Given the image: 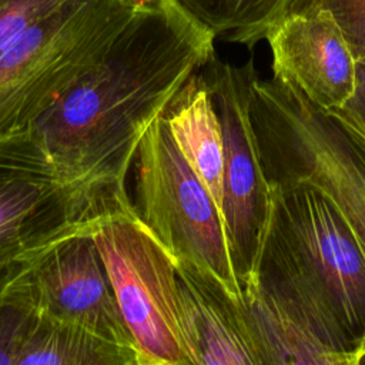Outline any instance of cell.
Segmentation results:
<instances>
[{"instance_id":"1","label":"cell","mask_w":365,"mask_h":365,"mask_svg":"<svg viewBox=\"0 0 365 365\" xmlns=\"http://www.w3.org/2000/svg\"><path fill=\"white\" fill-rule=\"evenodd\" d=\"M215 38L178 0L137 6L103 57L30 130L0 145V167L88 191L127 188L144 133L215 56Z\"/></svg>"},{"instance_id":"2","label":"cell","mask_w":365,"mask_h":365,"mask_svg":"<svg viewBox=\"0 0 365 365\" xmlns=\"http://www.w3.org/2000/svg\"><path fill=\"white\" fill-rule=\"evenodd\" d=\"M269 211L247 288L339 361L365 354V257L346 220L318 188L267 181Z\"/></svg>"},{"instance_id":"3","label":"cell","mask_w":365,"mask_h":365,"mask_svg":"<svg viewBox=\"0 0 365 365\" xmlns=\"http://www.w3.org/2000/svg\"><path fill=\"white\" fill-rule=\"evenodd\" d=\"M250 118L265 180L305 182L324 192L365 257V138L275 77L254 80Z\"/></svg>"},{"instance_id":"4","label":"cell","mask_w":365,"mask_h":365,"mask_svg":"<svg viewBox=\"0 0 365 365\" xmlns=\"http://www.w3.org/2000/svg\"><path fill=\"white\" fill-rule=\"evenodd\" d=\"M134 0H67L0 53V145L20 137L106 53Z\"/></svg>"},{"instance_id":"5","label":"cell","mask_w":365,"mask_h":365,"mask_svg":"<svg viewBox=\"0 0 365 365\" xmlns=\"http://www.w3.org/2000/svg\"><path fill=\"white\" fill-rule=\"evenodd\" d=\"M90 231L140 365H191L180 325L175 259L137 217L127 188L98 194Z\"/></svg>"},{"instance_id":"6","label":"cell","mask_w":365,"mask_h":365,"mask_svg":"<svg viewBox=\"0 0 365 365\" xmlns=\"http://www.w3.org/2000/svg\"><path fill=\"white\" fill-rule=\"evenodd\" d=\"M131 171L133 210L173 258L215 275L242 298L221 211L178 150L161 115L144 133Z\"/></svg>"},{"instance_id":"7","label":"cell","mask_w":365,"mask_h":365,"mask_svg":"<svg viewBox=\"0 0 365 365\" xmlns=\"http://www.w3.org/2000/svg\"><path fill=\"white\" fill-rule=\"evenodd\" d=\"M90 224L91 220L81 230L17 261L3 297L29 312L78 325L137 351Z\"/></svg>"},{"instance_id":"8","label":"cell","mask_w":365,"mask_h":365,"mask_svg":"<svg viewBox=\"0 0 365 365\" xmlns=\"http://www.w3.org/2000/svg\"><path fill=\"white\" fill-rule=\"evenodd\" d=\"M217 110L224 138L222 224L235 277L244 291L255 265L269 211L265 180L250 118L257 71L252 58L241 66L214 56L200 68Z\"/></svg>"},{"instance_id":"9","label":"cell","mask_w":365,"mask_h":365,"mask_svg":"<svg viewBox=\"0 0 365 365\" xmlns=\"http://www.w3.org/2000/svg\"><path fill=\"white\" fill-rule=\"evenodd\" d=\"M100 191L0 167V267L21 261L86 227Z\"/></svg>"},{"instance_id":"10","label":"cell","mask_w":365,"mask_h":365,"mask_svg":"<svg viewBox=\"0 0 365 365\" xmlns=\"http://www.w3.org/2000/svg\"><path fill=\"white\" fill-rule=\"evenodd\" d=\"M277 80L314 104L339 108L355 86V57L338 24L324 10L284 16L267 33Z\"/></svg>"},{"instance_id":"11","label":"cell","mask_w":365,"mask_h":365,"mask_svg":"<svg viewBox=\"0 0 365 365\" xmlns=\"http://www.w3.org/2000/svg\"><path fill=\"white\" fill-rule=\"evenodd\" d=\"M175 264L180 325L191 365H258L244 298L197 265Z\"/></svg>"},{"instance_id":"12","label":"cell","mask_w":365,"mask_h":365,"mask_svg":"<svg viewBox=\"0 0 365 365\" xmlns=\"http://www.w3.org/2000/svg\"><path fill=\"white\" fill-rule=\"evenodd\" d=\"M161 118L178 150L221 211L224 195L222 128L200 70L192 73L175 91L163 110Z\"/></svg>"},{"instance_id":"13","label":"cell","mask_w":365,"mask_h":365,"mask_svg":"<svg viewBox=\"0 0 365 365\" xmlns=\"http://www.w3.org/2000/svg\"><path fill=\"white\" fill-rule=\"evenodd\" d=\"M16 365H140V358L133 348L31 312Z\"/></svg>"},{"instance_id":"14","label":"cell","mask_w":365,"mask_h":365,"mask_svg":"<svg viewBox=\"0 0 365 365\" xmlns=\"http://www.w3.org/2000/svg\"><path fill=\"white\" fill-rule=\"evenodd\" d=\"M215 37L252 48L281 20L288 0H178Z\"/></svg>"},{"instance_id":"15","label":"cell","mask_w":365,"mask_h":365,"mask_svg":"<svg viewBox=\"0 0 365 365\" xmlns=\"http://www.w3.org/2000/svg\"><path fill=\"white\" fill-rule=\"evenodd\" d=\"M317 10L328 11L342 31L352 56L365 58V0H288L282 17Z\"/></svg>"},{"instance_id":"16","label":"cell","mask_w":365,"mask_h":365,"mask_svg":"<svg viewBox=\"0 0 365 365\" xmlns=\"http://www.w3.org/2000/svg\"><path fill=\"white\" fill-rule=\"evenodd\" d=\"M67 0H0V53Z\"/></svg>"},{"instance_id":"17","label":"cell","mask_w":365,"mask_h":365,"mask_svg":"<svg viewBox=\"0 0 365 365\" xmlns=\"http://www.w3.org/2000/svg\"><path fill=\"white\" fill-rule=\"evenodd\" d=\"M17 262L0 267V365H16L17 351L31 312L9 302L3 297L6 282Z\"/></svg>"},{"instance_id":"18","label":"cell","mask_w":365,"mask_h":365,"mask_svg":"<svg viewBox=\"0 0 365 365\" xmlns=\"http://www.w3.org/2000/svg\"><path fill=\"white\" fill-rule=\"evenodd\" d=\"M331 111L365 138V58H355V86L351 97Z\"/></svg>"},{"instance_id":"19","label":"cell","mask_w":365,"mask_h":365,"mask_svg":"<svg viewBox=\"0 0 365 365\" xmlns=\"http://www.w3.org/2000/svg\"><path fill=\"white\" fill-rule=\"evenodd\" d=\"M153 1H155V0H134V3H135L137 6H145V4H150V3H153Z\"/></svg>"},{"instance_id":"20","label":"cell","mask_w":365,"mask_h":365,"mask_svg":"<svg viewBox=\"0 0 365 365\" xmlns=\"http://www.w3.org/2000/svg\"><path fill=\"white\" fill-rule=\"evenodd\" d=\"M356 365H365V354L358 359V364Z\"/></svg>"}]
</instances>
